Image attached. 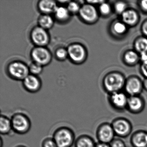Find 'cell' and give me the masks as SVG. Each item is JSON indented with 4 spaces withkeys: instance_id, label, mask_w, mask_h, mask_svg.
I'll use <instances>...</instances> for the list:
<instances>
[{
    "instance_id": "obj_13",
    "label": "cell",
    "mask_w": 147,
    "mask_h": 147,
    "mask_svg": "<svg viewBox=\"0 0 147 147\" xmlns=\"http://www.w3.org/2000/svg\"><path fill=\"white\" fill-rule=\"evenodd\" d=\"M130 142L132 147H147V131H136L131 134Z\"/></svg>"
},
{
    "instance_id": "obj_19",
    "label": "cell",
    "mask_w": 147,
    "mask_h": 147,
    "mask_svg": "<svg viewBox=\"0 0 147 147\" xmlns=\"http://www.w3.org/2000/svg\"><path fill=\"white\" fill-rule=\"evenodd\" d=\"M13 129L11 120L4 116H1L0 120V131L3 135L8 134Z\"/></svg>"
},
{
    "instance_id": "obj_16",
    "label": "cell",
    "mask_w": 147,
    "mask_h": 147,
    "mask_svg": "<svg viewBox=\"0 0 147 147\" xmlns=\"http://www.w3.org/2000/svg\"><path fill=\"white\" fill-rule=\"evenodd\" d=\"M57 7L56 3L54 1L42 0L39 1L38 4L39 10L44 14H49L55 12Z\"/></svg>"
},
{
    "instance_id": "obj_37",
    "label": "cell",
    "mask_w": 147,
    "mask_h": 147,
    "mask_svg": "<svg viewBox=\"0 0 147 147\" xmlns=\"http://www.w3.org/2000/svg\"><path fill=\"white\" fill-rule=\"evenodd\" d=\"M143 86L145 89L147 91V79L144 80L143 83Z\"/></svg>"
},
{
    "instance_id": "obj_3",
    "label": "cell",
    "mask_w": 147,
    "mask_h": 147,
    "mask_svg": "<svg viewBox=\"0 0 147 147\" xmlns=\"http://www.w3.org/2000/svg\"><path fill=\"white\" fill-rule=\"evenodd\" d=\"M96 136L99 142L110 144L116 136L111 123L105 122L100 124L97 129Z\"/></svg>"
},
{
    "instance_id": "obj_38",
    "label": "cell",
    "mask_w": 147,
    "mask_h": 147,
    "mask_svg": "<svg viewBox=\"0 0 147 147\" xmlns=\"http://www.w3.org/2000/svg\"><path fill=\"white\" fill-rule=\"evenodd\" d=\"M0 142H1V145H0V147H2V143H3L2 142V138H1V140H0Z\"/></svg>"
},
{
    "instance_id": "obj_28",
    "label": "cell",
    "mask_w": 147,
    "mask_h": 147,
    "mask_svg": "<svg viewBox=\"0 0 147 147\" xmlns=\"http://www.w3.org/2000/svg\"><path fill=\"white\" fill-rule=\"evenodd\" d=\"M115 10L118 14H122L126 10V5L124 2L119 1L117 2L115 5Z\"/></svg>"
},
{
    "instance_id": "obj_9",
    "label": "cell",
    "mask_w": 147,
    "mask_h": 147,
    "mask_svg": "<svg viewBox=\"0 0 147 147\" xmlns=\"http://www.w3.org/2000/svg\"><path fill=\"white\" fill-rule=\"evenodd\" d=\"M32 41L38 47H45L49 42V36L47 30L40 27H35L31 33Z\"/></svg>"
},
{
    "instance_id": "obj_30",
    "label": "cell",
    "mask_w": 147,
    "mask_h": 147,
    "mask_svg": "<svg viewBox=\"0 0 147 147\" xmlns=\"http://www.w3.org/2000/svg\"><path fill=\"white\" fill-rule=\"evenodd\" d=\"M111 147H126L125 142L122 138H115L110 144Z\"/></svg>"
},
{
    "instance_id": "obj_39",
    "label": "cell",
    "mask_w": 147,
    "mask_h": 147,
    "mask_svg": "<svg viewBox=\"0 0 147 147\" xmlns=\"http://www.w3.org/2000/svg\"><path fill=\"white\" fill-rule=\"evenodd\" d=\"M23 147V146H20V147Z\"/></svg>"
},
{
    "instance_id": "obj_25",
    "label": "cell",
    "mask_w": 147,
    "mask_h": 147,
    "mask_svg": "<svg viewBox=\"0 0 147 147\" xmlns=\"http://www.w3.org/2000/svg\"><path fill=\"white\" fill-rule=\"evenodd\" d=\"M67 8L70 14H76L79 13L81 7L79 3L75 1H70L68 4Z\"/></svg>"
},
{
    "instance_id": "obj_8",
    "label": "cell",
    "mask_w": 147,
    "mask_h": 147,
    "mask_svg": "<svg viewBox=\"0 0 147 147\" xmlns=\"http://www.w3.org/2000/svg\"><path fill=\"white\" fill-rule=\"evenodd\" d=\"M13 129L20 134H24L29 131L30 123L28 117L23 114L14 115L11 119Z\"/></svg>"
},
{
    "instance_id": "obj_26",
    "label": "cell",
    "mask_w": 147,
    "mask_h": 147,
    "mask_svg": "<svg viewBox=\"0 0 147 147\" xmlns=\"http://www.w3.org/2000/svg\"><path fill=\"white\" fill-rule=\"evenodd\" d=\"M29 68L30 72L33 75L39 74L42 71V66L34 62L30 65Z\"/></svg>"
},
{
    "instance_id": "obj_2",
    "label": "cell",
    "mask_w": 147,
    "mask_h": 147,
    "mask_svg": "<svg viewBox=\"0 0 147 147\" xmlns=\"http://www.w3.org/2000/svg\"><path fill=\"white\" fill-rule=\"evenodd\" d=\"M124 79L123 76L118 73L109 74L104 80V86L110 94L120 92L124 86Z\"/></svg>"
},
{
    "instance_id": "obj_7",
    "label": "cell",
    "mask_w": 147,
    "mask_h": 147,
    "mask_svg": "<svg viewBox=\"0 0 147 147\" xmlns=\"http://www.w3.org/2000/svg\"><path fill=\"white\" fill-rule=\"evenodd\" d=\"M31 57L34 62L43 66L49 64L51 60L50 52L45 47L37 46L31 52Z\"/></svg>"
},
{
    "instance_id": "obj_34",
    "label": "cell",
    "mask_w": 147,
    "mask_h": 147,
    "mask_svg": "<svg viewBox=\"0 0 147 147\" xmlns=\"http://www.w3.org/2000/svg\"><path fill=\"white\" fill-rule=\"evenodd\" d=\"M142 30L144 34L147 36V21H145L143 24Z\"/></svg>"
},
{
    "instance_id": "obj_15",
    "label": "cell",
    "mask_w": 147,
    "mask_h": 147,
    "mask_svg": "<svg viewBox=\"0 0 147 147\" xmlns=\"http://www.w3.org/2000/svg\"><path fill=\"white\" fill-rule=\"evenodd\" d=\"M24 86L25 88L29 91L35 92L40 88V81L35 75L29 74L24 80Z\"/></svg>"
},
{
    "instance_id": "obj_23",
    "label": "cell",
    "mask_w": 147,
    "mask_h": 147,
    "mask_svg": "<svg viewBox=\"0 0 147 147\" xmlns=\"http://www.w3.org/2000/svg\"><path fill=\"white\" fill-rule=\"evenodd\" d=\"M125 61L129 64L136 63L138 59V57L136 52L132 51H127L124 55Z\"/></svg>"
},
{
    "instance_id": "obj_21",
    "label": "cell",
    "mask_w": 147,
    "mask_h": 147,
    "mask_svg": "<svg viewBox=\"0 0 147 147\" xmlns=\"http://www.w3.org/2000/svg\"><path fill=\"white\" fill-rule=\"evenodd\" d=\"M96 144L94 140L88 136L79 138L76 142V147H95Z\"/></svg>"
},
{
    "instance_id": "obj_17",
    "label": "cell",
    "mask_w": 147,
    "mask_h": 147,
    "mask_svg": "<svg viewBox=\"0 0 147 147\" xmlns=\"http://www.w3.org/2000/svg\"><path fill=\"white\" fill-rule=\"evenodd\" d=\"M123 22L125 24L135 25L138 20L137 13L133 10H126L122 14Z\"/></svg>"
},
{
    "instance_id": "obj_5",
    "label": "cell",
    "mask_w": 147,
    "mask_h": 147,
    "mask_svg": "<svg viewBox=\"0 0 147 147\" xmlns=\"http://www.w3.org/2000/svg\"><path fill=\"white\" fill-rule=\"evenodd\" d=\"M7 71L11 77L16 80H24L29 75V68L21 62L14 61L8 65Z\"/></svg>"
},
{
    "instance_id": "obj_22",
    "label": "cell",
    "mask_w": 147,
    "mask_h": 147,
    "mask_svg": "<svg viewBox=\"0 0 147 147\" xmlns=\"http://www.w3.org/2000/svg\"><path fill=\"white\" fill-rule=\"evenodd\" d=\"M135 47L138 52L140 54L147 53V38H140L135 42Z\"/></svg>"
},
{
    "instance_id": "obj_32",
    "label": "cell",
    "mask_w": 147,
    "mask_h": 147,
    "mask_svg": "<svg viewBox=\"0 0 147 147\" xmlns=\"http://www.w3.org/2000/svg\"><path fill=\"white\" fill-rule=\"evenodd\" d=\"M141 70L143 74L147 78V61L143 62L141 66Z\"/></svg>"
},
{
    "instance_id": "obj_33",
    "label": "cell",
    "mask_w": 147,
    "mask_h": 147,
    "mask_svg": "<svg viewBox=\"0 0 147 147\" xmlns=\"http://www.w3.org/2000/svg\"><path fill=\"white\" fill-rule=\"evenodd\" d=\"M141 6L143 10L147 11V0H144L141 1Z\"/></svg>"
},
{
    "instance_id": "obj_10",
    "label": "cell",
    "mask_w": 147,
    "mask_h": 147,
    "mask_svg": "<svg viewBox=\"0 0 147 147\" xmlns=\"http://www.w3.org/2000/svg\"><path fill=\"white\" fill-rule=\"evenodd\" d=\"M68 56L72 61L76 63L83 62L86 57V51L82 45L74 44L69 46L67 49Z\"/></svg>"
},
{
    "instance_id": "obj_29",
    "label": "cell",
    "mask_w": 147,
    "mask_h": 147,
    "mask_svg": "<svg viewBox=\"0 0 147 147\" xmlns=\"http://www.w3.org/2000/svg\"><path fill=\"white\" fill-rule=\"evenodd\" d=\"M99 10L101 14L104 15H107L111 12V7L109 4L104 2L100 4Z\"/></svg>"
},
{
    "instance_id": "obj_18",
    "label": "cell",
    "mask_w": 147,
    "mask_h": 147,
    "mask_svg": "<svg viewBox=\"0 0 147 147\" xmlns=\"http://www.w3.org/2000/svg\"><path fill=\"white\" fill-rule=\"evenodd\" d=\"M54 13L56 19L61 22H65L67 20L70 15L67 8L62 6L57 7Z\"/></svg>"
},
{
    "instance_id": "obj_1",
    "label": "cell",
    "mask_w": 147,
    "mask_h": 147,
    "mask_svg": "<svg viewBox=\"0 0 147 147\" xmlns=\"http://www.w3.org/2000/svg\"><path fill=\"white\" fill-rule=\"evenodd\" d=\"M112 125L116 136L126 138L131 134L133 126L131 121L124 117H118L112 121Z\"/></svg>"
},
{
    "instance_id": "obj_11",
    "label": "cell",
    "mask_w": 147,
    "mask_h": 147,
    "mask_svg": "<svg viewBox=\"0 0 147 147\" xmlns=\"http://www.w3.org/2000/svg\"><path fill=\"white\" fill-rule=\"evenodd\" d=\"M145 107L144 100L139 95L129 96L126 110L134 114L142 113Z\"/></svg>"
},
{
    "instance_id": "obj_20",
    "label": "cell",
    "mask_w": 147,
    "mask_h": 147,
    "mask_svg": "<svg viewBox=\"0 0 147 147\" xmlns=\"http://www.w3.org/2000/svg\"><path fill=\"white\" fill-rule=\"evenodd\" d=\"M54 23L53 19L49 14H43L38 20L39 26L46 30L51 28L53 26Z\"/></svg>"
},
{
    "instance_id": "obj_27",
    "label": "cell",
    "mask_w": 147,
    "mask_h": 147,
    "mask_svg": "<svg viewBox=\"0 0 147 147\" xmlns=\"http://www.w3.org/2000/svg\"><path fill=\"white\" fill-rule=\"evenodd\" d=\"M56 56L57 59L60 60H64L68 56L67 50L64 48H60L55 52Z\"/></svg>"
},
{
    "instance_id": "obj_31",
    "label": "cell",
    "mask_w": 147,
    "mask_h": 147,
    "mask_svg": "<svg viewBox=\"0 0 147 147\" xmlns=\"http://www.w3.org/2000/svg\"><path fill=\"white\" fill-rule=\"evenodd\" d=\"M43 147H57L54 139H48L44 142Z\"/></svg>"
},
{
    "instance_id": "obj_4",
    "label": "cell",
    "mask_w": 147,
    "mask_h": 147,
    "mask_svg": "<svg viewBox=\"0 0 147 147\" xmlns=\"http://www.w3.org/2000/svg\"><path fill=\"white\" fill-rule=\"evenodd\" d=\"M54 140L57 147H70L74 141V134L67 128H61L56 131Z\"/></svg>"
},
{
    "instance_id": "obj_6",
    "label": "cell",
    "mask_w": 147,
    "mask_h": 147,
    "mask_svg": "<svg viewBox=\"0 0 147 147\" xmlns=\"http://www.w3.org/2000/svg\"><path fill=\"white\" fill-rule=\"evenodd\" d=\"M129 97L121 92L110 94L109 101L112 108L118 112L123 111L126 110Z\"/></svg>"
},
{
    "instance_id": "obj_36",
    "label": "cell",
    "mask_w": 147,
    "mask_h": 147,
    "mask_svg": "<svg viewBox=\"0 0 147 147\" xmlns=\"http://www.w3.org/2000/svg\"><path fill=\"white\" fill-rule=\"evenodd\" d=\"M141 59L143 62L147 61V53H143L141 54Z\"/></svg>"
},
{
    "instance_id": "obj_14",
    "label": "cell",
    "mask_w": 147,
    "mask_h": 147,
    "mask_svg": "<svg viewBox=\"0 0 147 147\" xmlns=\"http://www.w3.org/2000/svg\"><path fill=\"white\" fill-rule=\"evenodd\" d=\"M142 83L136 78L129 79L125 85V91L129 96L139 95L142 92Z\"/></svg>"
},
{
    "instance_id": "obj_35",
    "label": "cell",
    "mask_w": 147,
    "mask_h": 147,
    "mask_svg": "<svg viewBox=\"0 0 147 147\" xmlns=\"http://www.w3.org/2000/svg\"><path fill=\"white\" fill-rule=\"evenodd\" d=\"M95 147H111L109 144L105 143L99 142L96 144Z\"/></svg>"
},
{
    "instance_id": "obj_24",
    "label": "cell",
    "mask_w": 147,
    "mask_h": 147,
    "mask_svg": "<svg viewBox=\"0 0 147 147\" xmlns=\"http://www.w3.org/2000/svg\"><path fill=\"white\" fill-rule=\"evenodd\" d=\"M126 25L123 22H116L113 26V31L118 35L124 34L126 32Z\"/></svg>"
},
{
    "instance_id": "obj_12",
    "label": "cell",
    "mask_w": 147,
    "mask_h": 147,
    "mask_svg": "<svg viewBox=\"0 0 147 147\" xmlns=\"http://www.w3.org/2000/svg\"><path fill=\"white\" fill-rule=\"evenodd\" d=\"M79 14L83 21L88 23H93L98 18L96 8L89 3L85 4L81 7Z\"/></svg>"
}]
</instances>
